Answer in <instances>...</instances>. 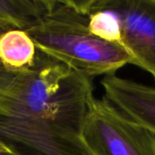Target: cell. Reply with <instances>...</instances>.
Instances as JSON below:
<instances>
[{
    "label": "cell",
    "mask_w": 155,
    "mask_h": 155,
    "mask_svg": "<svg viewBox=\"0 0 155 155\" xmlns=\"http://www.w3.org/2000/svg\"><path fill=\"white\" fill-rule=\"evenodd\" d=\"M93 98L91 77L37 51L0 99V140L22 155H93L82 138Z\"/></svg>",
    "instance_id": "obj_1"
},
{
    "label": "cell",
    "mask_w": 155,
    "mask_h": 155,
    "mask_svg": "<svg viewBox=\"0 0 155 155\" xmlns=\"http://www.w3.org/2000/svg\"><path fill=\"white\" fill-rule=\"evenodd\" d=\"M88 20L79 1L54 0L45 16L25 32L39 53L91 78L115 74L132 64V56L121 44L104 41L90 32Z\"/></svg>",
    "instance_id": "obj_2"
},
{
    "label": "cell",
    "mask_w": 155,
    "mask_h": 155,
    "mask_svg": "<svg viewBox=\"0 0 155 155\" xmlns=\"http://www.w3.org/2000/svg\"><path fill=\"white\" fill-rule=\"evenodd\" d=\"M82 138L93 155H155V134L105 98L91 100Z\"/></svg>",
    "instance_id": "obj_3"
},
{
    "label": "cell",
    "mask_w": 155,
    "mask_h": 155,
    "mask_svg": "<svg viewBox=\"0 0 155 155\" xmlns=\"http://www.w3.org/2000/svg\"><path fill=\"white\" fill-rule=\"evenodd\" d=\"M79 4L88 15L104 9L118 16L121 45L132 56V64L155 81V0H80Z\"/></svg>",
    "instance_id": "obj_4"
},
{
    "label": "cell",
    "mask_w": 155,
    "mask_h": 155,
    "mask_svg": "<svg viewBox=\"0 0 155 155\" xmlns=\"http://www.w3.org/2000/svg\"><path fill=\"white\" fill-rule=\"evenodd\" d=\"M104 98L155 134V87L116 74L101 80Z\"/></svg>",
    "instance_id": "obj_5"
},
{
    "label": "cell",
    "mask_w": 155,
    "mask_h": 155,
    "mask_svg": "<svg viewBox=\"0 0 155 155\" xmlns=\"http://www.w3.org/2000/svg\"><path fill=\"white\" fill-rule=\"evenodd\" d=\"M37 49L29 35L20 29H11L0 35V64L9 72L32 68Z\"/></svg>",
    "instance_id": "obj_6"
},
{
    "label": "cell",
    "mask_w": 155,
    "mask_h": 155,
    "mask_svg": "<svg viewBox=\"0 0 155 155\" xmlns=\"http://www.w3.org/2000/svg\"><path fill=\"white\" fill-rule=\"evenodd\" d=\"M54 0H0V25L27 29L37 25L51 10Z\"/></svg>",
    "instance_id": "obj_7"
},
{
    "label": "cell",
    "mask_w": 155,
    "mask_h": 155,
    "mask_svg": "<svg viewBox=\"0 0 155 155\" xmlns=\"http://www.w3.org/2000/svg\"><path fill=\"white\" fill-rule=\"evenodd\" d=\"M88 28L98 38L121 44L122 29L118 16L112 11L100 9L89 13Z\"/></svg>",
    "instance_id": "obj_8"
},
{
    "label": "cell",
    "mask_w": 155,
    "mask_h": 155,
    "mask_svg": "<svg viewBox=\"0 0 155 155\" xmlns=\"http://www.w3.org/2000/svg\"><path fill=\"white\" fill-rule=\"evenodd\" d=\"M11 30L9 28L4 27L0 25V35L5 32ZM15 72H9L5 70L0 64V94H7L9 92V87L13 81Z\"/></svg>",
    "instance_id": "obj_9"
},
{
    "label": "cell",
    "mask_w": 155,
    "mask_h": 155,
    "mask_svg": "<svg viewBox=\"0 0 155 155\" xmlns=\"http://www.w3.org/2000/svg\"><path fill=\"white\" fill-rule=\"evenodd\" d=\"M0 155H22L15 148L0 140Z\"/></svg>",
    "instance_id": "obj_10"
},
{
    "label": "cell",
    "mask_w": 155,
    "mask_h": 155,
    "mask_svg": "<svg viewBox=\"0 0 155 155\" xmlns=\"http://www.w3.org/2000/svg\"><path fill=\"white\" fill-rule=\"evenodd\" d=\"M5 95V94H0V99H1V98H3Z\"/></svg>",
    "instance_id": "obj_11"
}]
</instances>
